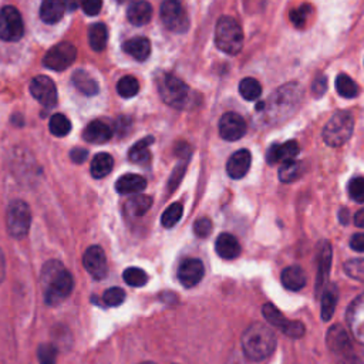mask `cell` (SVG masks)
Masks as SVG:
<instances>
[{
	"mask_svg": "<svg viewBox=\"0 0 364 364\" xmlns=\"http://www.w3.org/2000/svg\"><path fill=\"white\" fill-rule=\"evenodd\" d=\"M40 283L44 289L46 303L57 306L64 301L73 291L74 280L71 273L60 260H48L40 273Z\"/></svg>",
	"mask_w": 364,
	"mask_h": 364,
	"instance_id": "6da1fadb",
	"label": "cell"
},
{
	"mask_svg": "<svg viewBox=\"0 0 364 364\" xmlns=\"http://www.w3.org/2000/svg\"><path fill=\"white\" fill-rule=\"evenodd\" d=\"M276 348V336L269 326L256 321L252 323L242 334V350L252 361L267 358Z\"/></svg>",
	"mask_w": 364,
	"mask_h": 364,
	"instance_id": "7a4b0ae2",
	"label": "cell"
},
{
	"mask_svg": "<svg viewBox=\"0 0 364 364\" xmlns=\"http://www.w3.org/2000/svg\"><path fill=\"white\" fill-rule=\"evenodd\" d=\"M156 88L162 101L173 108L182 109L191 104V88L172 74H161L156 77Z\"/></svg>",
	"mask_w": 364,
	"mask_h": 364,
	"instance_id": "3957f363",
	"label": "cell"
},
{
	"mask_svg": "<svg viewBox=\"0 0 364 364\" xmlns=\"http://www.w3.org/2000/svg\"><path fill=\"white\" fill-rule=\"evenodd\" d=\"M216 47L230 55L237 54L243 47V31L239 23L230 16H222L215 28Z\"/></svg>",
	"mask_w": 364,
	"mask_h": 364,
	"instance_id": "277c9868",
	"label": "cell"
},
{
	"mask_svg": "<svg viewBox=\"0 0 364 364\" xmlns=\"http://www.w3.org/2000/svg\"><path fill=\"white\" fill-rule=\"evenodd\" d=\"M326 341L336 364H363L361 358L353 348L348 333L340 324H334L328 328Z\"/></svg>",
	"mask_w": 364,
	"mask_h": 364,
	"instance_id": "5b68a950",
	"label": "cell"
},
{
	"mask_svg": "<svg viewBox=\"0 0 364 364\" xmlns=\"http://www.w3.org/2000/svg\"><path fill=\"white\" fill-rule=\"evenodd\" d=\"M354 118L348 111L336 112L323 129V139L328 146L337 148L344 145L353 135Z\"/></svg>",
	"mask_w": 364,
	"mask_h": 364,
	"instance_id": "8992f818",
	"label": "cell"
},
{
	"mask_svg": "<svg viewBox=\"0 0 364 364\" xmlns=\"http://www.w3.org/2000/svg\"><path fill=\"white\" fill-rule=\"evenodd\" d=\"M31 223V212L28 205L21 199H14L9 203L6 210V226L10 236L16 239H23Z\"/></svg>",
	"mask_w": 364,
	"mask_h": 364,
	"instance_id": "52a82bcc",
	"label": "cell"
},
{
	"mask_svg": "<svg viewBox=\"0 0 364 364\" xmlns=\"http://www.w3.org/2000/svg\"><path fill=\"white\" fill-rule=\"evenodd\" d=\"M262 313L264 318L276 328H279L282 333H284L287 337L291 338H300L306 333V327L299 320H289L286 318L282 311L272 303H266L262 307Z\"/></svg>",
	"mask_w": 364,
	"mask_h": 364,
	"instance_id": "ba28073f",
	"label": "cell"
},
{
	"mask_svg": "<svg viewBox=\"0 0 364 364\" xmlns=\"http://www.w3.org/2000/svg\"><path fill=\"white\" fill-rule=\"evenodd\" d=\"M24 34V24L20 11L13 6L0 9V38L4 41H17Z\"/></svg>",
	"mask_w": 364,
	"mask_h": 364,
	"instance_id": "9c48e42d",
	"label": "cell"
},
{
	"mask_svg": "<svg viewBox=\"0 0 364 364\" xmlns=\"http://www.w3.org/2000/svg\"><path fill=\"white\" fill-rule=\"evenodd\" d=\"M77 58V48L68 43L63 41L53 46L43 58V64L54 71H63L68 68Z\"/></svg>",
	"mask_w": 364,
	"mask_h": 364,
	"instance_id": "30bf717a",
	"label": "cell"
},
{
	"mask_svg": "<svg viewBox=\"0 0 364 364\" xmlns=\"http://www.w3.org/2000/svg\"><path fill=\"white\" fill-rule=\"evenodd\" d=\"M161 20L171 30L185 33L189 27V18L179 0H165L161 4Z\"/></svg>",
	"mask_w": 364,
	"mask_h": 364,
	"instance_id": "8fae6325",
	"label": "cell"
},
{
	"mask_svg": "<svg viewBox=\"0 0 364 364\" xmlns=\"http://www.w3.org/2000/svg\"><path fill=\"white\" fill-rule=\"evenodd\" d=\"M300 90L297 84H287L280 87L274 94L269 98V111L274 117L276 114H283L286 109L293 111L297 107V102L300 100Z\"/></svg>",
	"mask_w": 364,
	"mask_h": 364,
	"instance_id": "7c38bea8",
	"label": "cell"
},
{
	"mask_svg": "<svg viewBox=\"0 0 364 364\" xmlns=\"http://www.w3.org/2000/svg\"><path fill=\"white\" fill-rule=\"evenodd\" d=\"M31 95L46 108H51L57 104V88L54 81L47 75H37L30 82Z\"/></svg>",
	"mask_w": 364,
	"mask_h": 364,
	"instance_id": "4fadbf2b",
	"label": "cell"
},
{
	"mask_svg": "<svg viewBox=\"0 0 364 364\" xmlns=\"http://www.w3.org/2000/svg\"><path fill=\"white\" fill-rule=\"evenodd\" d=\"M82 264L85 270L94 277V279H104L107 274V257L101 246L92 245L90 246L82 256Z\"/></svg>",
	"mask_w": 364,
	"mask_h": 364,
	"instance_id": "5bb4252c",
	"label": "cell"
},
{
	"mask_svg": "<svg viewBox=\"0 0 364 364\" xmlns=\"http://www.w3.org/2000/svg\"><path fill=\"white\" fill-rule=\"evenodd\" d=\"M246 122L236 112H226L219 119V134L226 141H237L246 134Z\"/></svg>",
	"mask_w": 364,
	"mask_h": 364,
	"instance_id": "9a60e30c",
	"label": "cell"
},
{
	"mask_svg": "<svg viewBox=\"0 0 364 364\" xmlns=\"http://www.w3.org/2000/svg\"><path fill=\"white\" fill-rule=\"evenodd\" d=\"M346 317L353 337L364 346V294L350 304Z\"/></svg>",
	"mask_w": 364,
	"mask_h": 364,
	"instance_id": "2e32d148",
	"label": "cell"
},
{
	"mask_svg": "<svg viewBox=\"0 0 364 364\" xmlns=\"http://www.w3.org/2000/svg\"><path fill=\"white\" fill-rule=\"evenodd\" d=\"M205 274V266L199 259L191 257L183 260L178 269V280L183 287L196 286Z\"/></svg>",
	"mask_w": 364,
	"mask_h": 364,
	"instance_id": "e0dca14e",
	"label": "cell"
},
{
	"mask_svg": "<svg viewBox=\"0 0 364 364\" xmlns=\"http://www.w3.org/2000/svg\"><path fill=\"white\" fill-rule=\"evenodd\" d=\"M331 245L327 240H321L317 245V280L316 291H323L327 284L330 267H331Z\"/></svg>",
	"mask_w": 364,
	"mask_h": 364,
	"instance_id": "ac0fdd59",
	"label": "cell"
},
{
	"mask_svg": "<svg viewBox=\"0 0 364 364\" xmlns=\"http://www.w3.org/2000/svg\"><path fill=\"white\" fill-rule=\"evenodd\" d=\"M252 162V155L247 149H239L230 155V158L226 162V172L232 179H240L243 178Z\"/></svg>",
	"mask_w": 364,
	"mask_h": 364,
	"instance_id": "d6986e66",
	"label": "cell"
},
{
	"mask_svg": "<svg viewBox=\"0 0 364 364\" xmlns=\"http://www.w3.org/2000/svg\"><path fill=\"white\" fill-rule=\"evenodd\" d=\"M300 148L296 141H287L284 144H273L266 155V159L269 164H279L286 162L290 159H296Z\"/></svg>",
	"mask_w": 364,
	"mask_h": 364,
	"instance_id": "ffe728a7",
	"label": "cell"
},
{
	"mask_svg": "<svg viewBox=\"0 0 364 364\" xmlns=\"http://www.w3.org/2000/svg\"><path fill=\"white\" fill-rule=\"evenodd\" d=\"M216 253L225 260H233L240 255V243L230 233H220L215 242Z\"/></svg>",
	"mask_w": 364,
	"mask_h": 364,
	"instance_id": "44dd1931",
	"label": "cell"
},
{
	"mask_svg": "<svg viewBox=\"0 0 364 364\" xmlns=\"http://www.w3.org/2000/svg\"><path fill=\"white\" fill-rule=\"evenodd\" d=\"M111 136H112L111 128L108 127V124H105L100 119L91 121L82 132V138L91 144H104V142L109 141Z\"/></svg>",
	"mask_w": 364,
	"mask_h": 364,
	"instance_id": "7402d4cb",
	"label": "cell"
},
{
	"mask_svg": "<svg viewBox=\"0 0 364 364\" xmlns=\"http://www.w3.org/2000/svg\"><path fill=\"white\" fill-rule=\"evenodd\" d=\"M127 17L134 26H144L152 17V6L146 0L132 1L127 9Z\"/></svg>",
	"mask_w": 364,
	"mask_h": 364,
	"instance_id": "603a6c76",
	"label": "cell"
},
{
	"mask_svg": "<svg viewBox=\"0 0 364 364\" xmlns=\"http://www.w3.org/2000/svg\"><path fill=\"white\" fill-rule=\"evenodd\" d=\"M145 186H146V179L138 173H125L115 182L117 192L122 195L142 192Z\"/></svg>",
	"mask_w": 364,
	"mask_h": 364,
	"instance_id": "cb8c5ba5",
	"label": "cell"
},
{
	"mask_svg": "<svg viewBox=\"0 0 364 364\" xmlns=\"http://www.w3.org/2000/svg\"><path fill=\"white\" fill-rule=\"evenodd\" d=\"M280 279H282V284L287 290H291V291L301 290L306 284V273L297 264H291V266H287L286 269H283Z\"/></svg>",
	"mask_w": 364,
	"mask_h": 364,
	"instance_id": "d4e9b609",
	"label": "cell"
},
{
	"mask_svg": "<svg viewBox=\"0 0 364 364\" xmlns=\"http://www.w3.org/2000/svg\"><path fill=\"white\" fill-rule=\"evenodd\" d=\"M122 50L138 61H144L151 54V43L145 37H134L122 44Z\"/></svg>",
	"mask_w": 364,
	"mask_h": 364,
	"instance_id": "484cf974",
	"label": "cell"
},
{
	"mask_svg": "<svg viewBox=\"0 0 364 364\" xmlns=\"http://www.w3.org/2000/svg\"><path fill=\"white\" fill-rule=\"evenodd\" d=\"M64 3L63 0H43L40 6V18L47 24H54L61 20L64 14Z\"/></svg>",
	"mask_w": 364,
	"mask_h": 364,
	"instance_id": "4316f807",
	"label": "cell"
},
{
	"mask_svg": "<svg viewBox=\"0 0 364 364\" xmlns=\"http://www.w3.org/2000/svg\"><path fill=\"white\" fill-rule=\"evenodd\" d=\"M338 300V290L334 284H328L321 291V318L328 321L336 310V304Z\"/></svg>",
	"mask_w": 364,
	"mask_h": 364,
	"instance_id": "83f0119b",
	"label": "cell"
},
{
	"mask_svg": "<svg viewBox=\"0 0 364 364\" xmlns=\"http://www.w3.org/2000/svg\"><path fill=\"white\" fill-rule=\"evenodd\" d=\"M71 80H73V84L75 85V88L84 95L91 97L98 92L97 81L84 70H75Z\"/></svg>",
	"mask_w": 364,
	"mask_h": 364,
	"instance_id": "f1b7e54d",
	"label": "cell"
},
{
	"mask_svg": "<svg viewBox=\"0 0 364 364\" xmlns=\"http://www.w3.org/2000/svg\"><path fill=\"white\" fill-rule=\"evenodd\" d=\"M112 166H114V158L108 152H100L92 158L90 172L95 179H101L112 171Z\"/></svg>",
	"mask_w": 364,
	"mask_h": 364,
	"instance_id": "f546056e",
	"label": "cell"
},
{
	"mask_svg": "<svg viewBox=\"0 0 364 364\" xmlns=\"http://www.w3.org/2000/svg\"><path fill=\"white\" fill-rule=\"evenodd\" d=\"M152 205V198L148 195H135L125 202V210L132 218H139L148 212Z\"/></svg>",
	"mask_w": 364,
	"mask_h": 364,
	"instance_id": "4dcf8cb0",
	"label": "cell"
},
{
	"mask_svg": "<svg viewBox=\"0 0 364 364\" xmlns=\"http://www.w3.org/2000/svg\"><path fill=\"white\" fill-rule=\"evenodd\" d=\"M108 30L104 23L91 24L88 28V41L94 51H102L107 46Z\"/></svg>",
	"mask_w": 364,
	"mask_h": 364,
	"instance_id": "1f68e13d",
	"label": "cell"
},
{
	"mask_svg": "<svg viewBox=\"0 0 364 364\" xmlns=\"http://www.w3.org/2000/svg\"><path fill=\"white\" fill-rule=\"evenodd\" d=\"M303 171H304V168L300 161H296V159L286 161L279 168V179L284 183H290V182L299 179L301 176Z\"/></svg>",
	"mask_w": 364,
	"mask_h": 364,
	"instance_id": "d6a6232c",
	"label": "cell"
},
{
	"mask_svg": "<svg viewBox=\"0 0 364 364\" xmlns=\"http://www.w3.org/2000/svg\"><path fill=\"white\" fill-rule=\"evenodd\" d=\"M154 144V136L148 135L136 141L128 151V158L132 162H145L149 158V146Z\"/></svg>",
	"mask_w": 364,
	"mask_h": 364,
	"instance_id": "836d02e7",
	"label": "cell"
},
{
	"mask_svg": "<svg viewBox=\"0 0 364 364\" xmlns=\"http://www.w3.org/2000/svg\"><path fill=\"white\" fill-rule=\"evenodd\" d=\"M336 90L344 98H354L358 95L357 82L347 74H338L336 78Z\"/></svg>",
	"mask_w": 364,
	"mask_h": 364,
	"instance_id": "e575fe53",
	"label": "cell"
},
{
	"mask_svg": "<svg viewBox=\"0 0 364 364\" xmlns=\"http://www.w3.org/2000/svg\"><path fill=\"white\" fill-rule=\"evenodd\" d=\"M239 92L246 101H253L260 97L262 85L256 78L246 77L239 82Z\"/></svg>",
	"mask_w": 364,
	"mask_h": 364,
	"instance_id": "d590c367",
	"label": "cell"
},
{
	"mask_svg": "<svg viewBox=\"0 0 364 364\" xmlns=\"http://www.w3.org/2000/svg\"><path fill=\"white\" fill-rule=\"evenodd\" d=\"M48 129L54 136H65L71 131V122L65 115L54 114L50 117Z\"/></svg>",
	"mask_w": 364,
	"mask_h": 364,
	"instance_id": "8d00e7d4",
	"label": "cell"
},
{
	"mask_svg": "<svg viewBox=\"0 0 364 364\" xmlns=\"http://www.w3.org/2000/svg\"><path fill=\"white\" fill-rule=\"evenodd\" d=\"M138 91H139V82L132 75H124L117 82V92L122 98H132L138 94Z\"/></svg>",
	"mask_w": 364,
	"mask_h": 364,
	"instance_id": "74e56055",
	"label": "cell"
},
{
	"mask_svg": "<svg viewBox=\"0 0 364 364\" xmlns=\"http://www.w3.org/2000/svg\"><path fill=\"white\" fill-rule=\"evenodd\" d=\"M182 213H183V208H182V205H181L179 202H175V203L169 205V206L164 210V213H162V216H161V223H162V226H164V228H168V229L172 228V226H175V225L181 220Z\"/></svg>",
	"mask_w": 364,
	"mask_h": 364,
	"instance_id": "f35d334b",
	"label": "cell"
},
{
	"mask_svg": "<svg viewBox=\"0 0 364 364\" xmlns=\"http://www.w3.org/2000/svg\"><path fill=\"white\" fill-rule=\"evenodd\" d=\"M124 282L132 287H142L148 282V274L139 267H127L122 273Z\"/></svg>",
	"mask_w": 364,
	"mask_h": 364,
	"instance_id": "ab89813d",
	"label": "cell"
},
{
	"mask_svg": "<svg viewBox=\"0 0 364 364\" xmlns=\"http://www.w3.org/2000/svg\"><path fill=\"white\" fill-rule=\"evenodd\" d=\"M37 357L40 364H55L57 347L53 343H43L37 348Z\"/></svg>",
	"mask_w": 364,
	"mask_h": 364,
	"instance_id": "60d3db41",
	"label": "cell"
},
{
	"mask_svg": "<svg viewBox=\"0 0 364 364\" xmlns=\"http://www.w3.org/2000/svg\"><path fill=\"white\" fill-rule=\"evenodd\" d=\"M348 196L358 202V203H364V176H354L350 182H348Z\"/></svg>",
	"mask_w": 364,
	"mask_h": 364,
	"instance_id": "b9f144b4",
	"label": "cell"
},
{
	"mask_svg": "<svg viewBox=\"0 0 364 364\" xmlns=\"http://www.w3.org/2000/svg\"><path fill=\"white\" fill-rule=\"evenodd\" d=\"M125 300V291L121 287H109L102 294V301L108 307L119 306Z\"/></svg>",
	"mask_w": 364,
	"mask_h": 364,
	"instance_id": "7bdbcfd3",
	"label": "cell"
},
{
	"mask_svg": "<svg viewBox=\"0 0 364 364\" xmlns=\"http://www.w3.org/2000/svg\"><path fill=\"white\" fill-rule=\"evenodd\" d=\"M310 11H311V7H310L309 4H301L300 7L293 9V10L290 11V21H291L296 27L301 28V27H304Z\"/></svg>",
	"mask_w": 364,
	"mask_h": 364,
	"instance_id": "ee69618b",
	"label": "cell"
},
{
	"mask_svg": "<svg viewBox=\"0 0 364 364\" xmlns=\"http://www.w3.org/2000/svg\"><path fill=\"white\" fill-rule=\"evenodd\" d=\"M346 272L348 276L354 277V279H364V259H354V260H348L344 266Z\"/></svg>",
	"mask_w": 364,
	"mask_h": 364,
	"instance_id": "f6af8a7d",
	"label": "cell"
},
{
	"mask_svg": "<svg viewBox=\"0 0 364 364\" xmlns=\"http://www.w3.org/2000/svg\"><path fill=\"white\" fill-rule=\"evenodd\" d=\"M193 232L198 237H208L212 232V222L209 218H199L193 223Z\"/></svg>",
	"mask_w": 364,
	"mask_h": 364,
	"instance_id": "bcb514c9",
	"label": "cell"
},
{
	"mask_svg": "<svg viewBox=\"0 0 364 364\" xmlns=\"http://www.w3.org/2000/svg\"><path fill=\"white\" fill-rule=\"evenodd\" d=\"M186 162H188V159H183V161L173 169V172H172V175H171V178H169V191H173V189L179 185L182 176H183V173H185Z\"/></svg>",
	"mask_w": 364,
	"mask_h": 364,
	"instance_id": "7dc6e473",
	"label": "cell"
},
{
	"mask_svg": "<svg viewBox=\"0 0 364 364\" xmlns=\"http://www.w3.org/2000/svg\"><path fill=\"white\" fill-rule=\"evenodd\" d=\"M81 7L85 14L97 16L101 11L102 0H81Z\"/></svg>",
	"mask_w": 364,
	"mask_h": 364,
	"instance_id": "c3c4849f",
	"label": "cell"
},
{
	"mask_svg": "<svg viewBox=\"0 0 364 364\" xmlns=\"http://www.w3.org/2000/svg\"><path fill=\"white\" fill-rule=\"evenodd\" d=\"M326 90H327V78H326V75L320 74L314 78L313 85H311V91L316 97H320L326 92Z\"/></svg>",
	"mask_w": 364,
	"mask_h": 364,
	"instance_id": "681fc988",
	"label": "cell"
},
{
	"mask_svg": "<svg viewBox=\"0 0 364 364\" xmlns=\"http://www.w3.org/2000/svg\"><path fill=\"white\" fill-rule=\"evenodd\" d=\"M350 247L355 252H364V233H355L350 239Z\"/></svg>",
	"mask_w": 364,
	"mask_h": 364,
	"instance_id": "f907efd6",
	"label": "cell"
},
{
	"mask_svg": "<svg viewBox=\"0 0 364 364\" xmlns=\"http://www.w3.org/2000/svg\"><path fill=\"white\" fill-rule=\"evenodd\" d=\"M87 156H88V152L84 148H74L70 152V158L75 164H82L87 159Z\"/></svg>",
	"mask_w": 364,
	"mask_h": 364,
	"instance_id": "816d5d0a",
	"label": "cell"
},
{
	"mask_svg": "<svg viewBox=\"0 0 364 364\" xmlns=\"http://www.w3.org/2000/svg\"><path fill=\"white\" fill-rule=\"evenodd\" d=\"M63 3H64V7L67 11H74L81 4V0H63Z\"/></svg>",
	"mask_w": 364,
	"mask_h": 364,
	"instance_id": "f5cc1de1",
	"label": "cell"
},
{
	"mask_svg": "<svg viewBox=\"0 0 364 364\" xmlns=\"http://www.w3.org/2000/svg\"><path fill=\"white\" fill-rule=\"evenodd\" d=\"M354 225L358 228H364V209H360L354 215Z\"/></svg>",
	"mask_w": 364,
	"mask_h": 364,
	"instance_id": "db71d44e",
	"label": "cell"
},
{
	"mask_svg": "<svg viewBox=\"0 0 364 364\" xmlns=\"http://www.w3.org/2000/svg\"><path fill=\"white\" fill-rule=\"evenodd\" d=\"M6 276V260H4V255L0 249V283L4 280Z\"/></svg>",
	"mask_w": 364,
	"mask_h": 364,
	"instance_id": "11a10c76",
	"label": "cell"
},
{
	"mask_svg": "<svg viewBox=\"0 0 364 364\" xmlns=\"http://www.w3.org/2000/svg\"><path fill=\"white\" fill-rule=\"evenodd\" d=\"M340 222L347 225L348 223V212L347 209H340Z\"/></svg>",
	"mask_w": 364,
	"mask_h": 364,
	"instance_id": "9f6ffc18",
	"label": "cell"
},
{
	"mask_svg": "<svg viewBox=\"0 0 364 364\" xmlns=\"http://www.w3.org/2000/svg\"><path fill=\"white\" fill-rule=\"evenodd\" d=\"M139 364H156V363H152V361H144V363H139Z\"/></svg>",
	"mask_w": 364,
	"mask_h": 364,
	"instance_id": "6f0895ef",
	"label": "cell"
},
{
	"mask_svg": "<svg viewBox=\"0 0 364 364\" xmlns=\"http://www.w3.org/2000/svg\"><path fill=\"white\" fill-rule=\"evenodd\" d=\"M118 3H124V1H127V0H117Z\"/></svg>",
	"mask_w": 364,
	"mask_h": 364,
	"instance_id": "680465c9",
	"label": "cell"
}]
</instances>
